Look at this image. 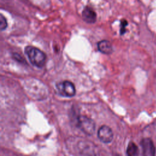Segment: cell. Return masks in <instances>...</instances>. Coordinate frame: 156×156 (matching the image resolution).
<instances>
[{
  "label": "cell",
  "mask_w": 156,
  "mask_h": 156,
  "mask_svg": "<svg viewBox=\"0 0 156 156\" xmlns=\"http://www.w3.org/2000/svg\"><path fill=\"white\" fill-rule=\"evenodd\" d=\"M24 52L32 65L37 68L44 66L46 60V55L41 49L35 46L28 45L25 47Z\"/></svg>",
  "instance_id": "6da1fadb"
},
{
  "label": "cell",
  "mask_w": 156,
  "mask_h": 156,
  "mask_svg": "<svg viewBox=\"0 0 156 156\" xmlns=\"http://www.w3.org/2000/svg\"><path fill=\"white\" fill-rule=\"evenodd\" d=\"M76 125L82 131L89 135L94 133L96 128L94 121L85 115H78L77 116Z\"/></svg>",
  "instance_id": "7a4b0ae2"
},
{
  "label": "cell",
  "mask_w": 156,
  "mask_h": 156,
  "mask_svg": "<svg viewBox=\"0 0 156 156\" xmlns=\"http://www.w3.org/2000/svg\"><path fill=\"white\" fill-rule=\"evenodd\" d=\"M55 87L58 93L63 97L71 98L76 94L75 86L71 81L66 80L59 82L56 83Z\"/></svg>",
  "instance_id": "3957f363"
},
{
  "label": "cell",
  "mask_w": 156,
  "mask_h": 156,
  "mask_svg": "<svg viewBox=\"0 0 156 156\" xmlns=\"http://www.w3.org/2000/svg\"><path fill=\"white\" fill-rule=\"evenodd\" d=\"M99 139L104 143H109L113 140V132L111 128L106 125L101 126L98 130Z\"/></svg>",
  "instance_id": "277c9868"
},
{
  "label": "cell",
  "mask_w": 156,
  "mask_h": 156,
  "mask_svg": "<svg viewBox=\"0 0 156 156\" xmlns=\"http://www.w3.org/2000/svg\"><path fill=\"white\" fill-rule=\"evenodd\" d=\"M141 145L143 149V156H155V149L151 139L146 138L142 140Z\"/></svg>",
  "instance_id": "5b68a950"
},
{
  "label": "cell",
  "mask_w": 156,
  "mask_h": 156,
  "mask_svg": "<svg viewBox=\"0 0 156 156\" xmlns=\"http://www.w3.org/2000/svg\"><path fill=\"white\" fill-rule=\"evenodd\" d=\"M82 16L83 21L90 24L95 23L97 18L96 12L89 6H86L83 9L82 12Z\"/></svg>",
  "instance_id": "8992f818"
},
{
  "label": "cell",
  "mask_w": 156,
  "mask_h": 156,
  "mask_svg": "<svg viewBox=\"0 0 156 156\" xmlns=\"http://www.w3.org/2000/svg\"><path fill=\"white\" fill-rule=\"evenodd\" d=\"M98 50L104 54H110L113 52L111 43L107 40H102L97 43Z\"/></svg>",
  "instance_id": "52a82bcc"
},
{
  "label": "cell",
  "mask_w": 156,
  "mask_h": 156,
  "mask_svg": "<svg viewBox=\"0 0 156 156\" xmlns=\"http://www.w3.org/2000/svg\"><path fill=\"white\" fill-rule=\"evenodd\" d=\"M127 156H138L139 151L137 146L133 142L129 143L127 147Z\"/></svg>",
  "instance_id": "ba28073f"
},
{
  "label": "cell",
  "mask_w": 156,
  "mask_h": 156,
  "mask_svg": "<svg viewBox=\"0 0 156 156\" xmlns=\"http://www.w3.org/2000/svg\"><path fill=\"white\" fill-rule=\"evenodd\" d=\"M7 27V21L5 16L1 13L0 14V29L1 30L5 29Z\"/></svg>",
  "instance_id": "9c48e42d"
},
{
  "label": "cell",
  "mask_w": 156,
  "mask_h": 156,
  "mask_svg": "<svg viewBox=\"0 0 156 156\" xmlns=\"http://www.w3.org/2000/svg\"><path fill=\"white\" fill-rule=\"evenodd\" d=\"M127 26V21L125 20H121L120 23V34L123 35L126 32V27Z\"/></svg>",
  "instance_id": "30bf717a"
}]
</instances>
